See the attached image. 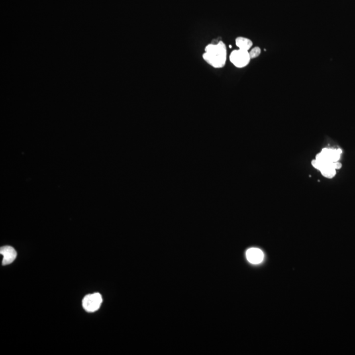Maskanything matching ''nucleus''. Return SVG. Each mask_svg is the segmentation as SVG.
I'll return each instance as SVG.
<instances>
[{"label":"nucleus","instance_id":"obj_5","mask_svg":"<svg viewBox=\"0 0 355 355\" xmlns=\"http://www.w3.org/2000/svg\"><path fill=\"white\" fill-rule=\"evenodd\" d=\"M102 301H103V299L99 293L90 294L84 298L83 301H82V305L86 311L93 313L99 309Z\"/></svg>","mask_w":355,"mask_h":355},{"label":"nucleus","instance_id":"obj_8","mask_svg":"<svg viewBox=\"0 0 355 355\" xmlns=\"http://www.w3.org/2000/svg\"><path fill=\"white\" fill-rule=\"evenodd\" d=\"M235 44L240 50L249 51L253 46L252 41L250 39L238 37L235 40Z\"/></svg>","mask_w":355,"mask_h":355},{"label":"nucleus","instance_id":"obj_3","mask_svg":"<svg viewBox=\"0 0 355 355\" xmlns=\"http://www.w3.org/2000/svg\"><path fill=\"white\" fill-rule=\"evenodd\" d=\"M342 152V150L339 148H323L321 152L316 156L315 160L321 162H339Z\"/></svg>","mask_w":355,"mask_h":355},{"label":"nucleus","instance_id":"obj_2","mask_svg":"<svg viewBox=\"0 0 355 355\" xmlns=\"http://www.w3.org/2000/svg\"><path fill=\"white\" fill-rule=\"evenodd\" d=\"M311 164L314 168L321 172L323 177L328 178V179L334 177L336 175L337 170L340 169L342 167V164L339 162H321L314 160L312 161Z\"/></svg>","mask_w":355,"mask_h":355},{"label":"nucleus","instance_id":"obj_4","mask_svg":"<svg viewBox=\"0 0 355 355\" xmlns=\"http://www.w3.org/2000/svg\"><path fill=\"white\" fill-rule=\"evenodd\" d=\"M229 60L236 67H245L250 64L251 60L249 51L240 50V49L233 51L229 56Z\"/></svg>","mask_w":355,"mask_h":355},{"label":"nucleus","instance_id":"obj_1","mask_svg":"<svg viewBox=\"0 0 355 355\" xmlns=\"http://www.w3.org/2000/svg\"><path fill=\"white\" fill-rule=\"evenodd\" d=\"M226 48L222 41L216 44L207 45L205 53L203 55L204 60L215 68L223 67L226 62Z\"/></svg>","mask_w":355,"mask_h":355},{"label":"nucleus","instance_id":"obj_7","mask_svg":"<svg viewBox=\"0 0 355 355\" xmlns=\"http://www.w3.org/2000/svg\"><path fill=\"white\" fill-rule=\"evenodd\" d=\"M0 254L3 256L2 260L3 266L12 263L16 258L17 255L15 249L11 246L1 247L0 249Z\"/></svg>","mask_w":355,"mask_h":355},{"label":"nucleus","instance_id":"obj_9","mask_svg":"<svg viewBox=\"0 0 355 355\" xmlns=\"http://www.w3.org/2000/svg\"><path fill=\"white\" fill-rule=\"evenodd\" d=\"M260 53H261V50L258 47H256V48H253L250 52H249L251 60L252 59H255L258 58L260 56Z\"/></svg>","mask_w":355,"mask_h":355},{"label":"nucleus","instance_id":"obj_6","mask_svg":"<svg viewBox=\"0 0 355 355\" xmlns=\"http://www.w3.org/2000/svg\"><path fill=\"white\" fill-rule=\"evenodd\" d=\"M246 258L250 263L258 264L263 261L264 256L260 249L252 248L247 251Z\"/></svg>","mask_w":355,"mask_h":355}]
</instances>
